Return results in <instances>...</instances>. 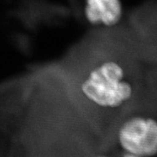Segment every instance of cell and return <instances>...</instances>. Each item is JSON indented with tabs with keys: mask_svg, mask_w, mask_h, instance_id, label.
Wrapping results in <instances>:
<instances>
[{
	"mask_svg": "<svg viewBox=\"0 0 157 157\" xmlns=\"http://www.w3.org/2000/svg\"><path fill=\"white\" fill-rule=\"evenodd\" d=\"M79 90L91 104L108 110L125 107L136 91L126 65L111 58L96 63L87 70Z\"/></svg>",
	"mask_w": 157,
	"mask_h": 157,
	"instance_id": "1",
	"label": "cell"
},
{
	"mask_svg": "<svg viewBox=\"0 0 157 157\" xmlns=\"http://www.w3.org/2000/svg\"><path fill=\"white\" fill-rule=\"evenodd\" d=\"M122 152L141 157L157 156V119L135 115L124 120L116 133Z\"/></svg>",
	"mask_w": 157,
	"mask_h": 157,
	"instance_id": "2",
	"label": "cell"
},
{
	"mask_svg": "<svg viewBox=\"0 0 157 157\" xmlns=\"http://www.w3.org/2000/svg\"><path fill=\"white\" fill-rule=\"evenodd\" d=\"M84 17L90 24L112 27L123 18L120 0H85Z\"/></svg>",
	"mask_w": 157,
	"mask_h": 157,
	"instance_id": "3",
	"label": "cell"
},
{
	"mask_svg": "<svg viewBox=\"0 0 157 157\" xmlns=\"http://www.w3.org/2000/svg\"><path fill=\"white\" fill-rule=\"evenodd\" d=\"M121 157H141V156H137V155H131V154H128V153L122 152V154H121Z\"/></svg>",
	"mask_w": 157,
	"mask_h": 157,
	"instance_id": "4",
	"label": "cell"
},
{
	"mask_svg": "<svg viewBox=\"0 0 157 157\" xmlns=\"http://www.w3.org/2000/svg\"><path fill=\"white\" fill-rule=\"evenodd\" d=\"M91 157H112V156H110V155H96Z\"/></svg>",
	"mask_w": 157,
	"mask_h": 157,
	"instance_id": "5",
	"label": "cell"
}]
</instances>
